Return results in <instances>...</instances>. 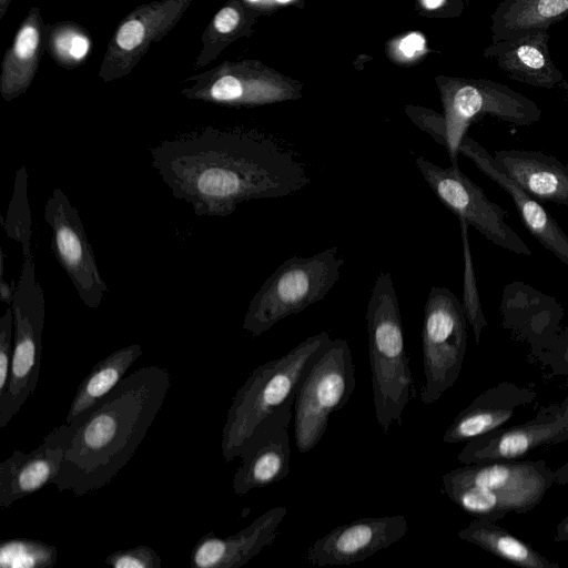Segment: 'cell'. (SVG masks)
<instances>
[{
	"mask_svg": "<svg viewBox=\"0 0 568 568\" xmlns=\"http://www.w3.org/2000/svg\"><path fill=\"white\" fill-rule=\"evenodd\" d=\"M151 166L197 216L225 217L245 201L292 195L311 182L306 165L271 138L206 128L150 149Z\"/></svg>",
	"mask_w": 568,
	"mask_h": 568,
	"instance_id": "1",
	"label": "cell"
},
{
	"mask_svg": "<svg viewBox=\"0 0 568 568\" xmlns=\"http://www.w3.org/2000/svg\"><path fill=\"white\" fill-rule=\"evenodd\" d=\"M169 371L143 366L71 423L61 425L64 456L53 484L81 497L110 484L142 444L171 387Z\"/></svg>",
	"mask_w": 568,
	"mask_h": 568,
	"instance_id": "2",
	"label": "cell"
},
{
	"mask_svg": "<svg viewBox=\"0 0 568 568\" xmlns=\"http://www.w3.org/2000/svg\"><path fill=\"white\" fill-rule=\"evenodd\" d=\"M329 341L326 331L310 336L248 375L236 390L222 428L221 450L226 463L240 457L270 420L294 410L304 377Z\"/></svg>",
	"mask_w": 568,
	"mask_h": 568,
	"instance_id": "3",
	"label": "cell"
},
{
	"mask_svg": "<svg viewBox=\"0 0 568 568\" xmlns=\"http://www.w3.org/2000/svg\"><path fill=\"white\" fill-rule=\"evenodd\" d=\"M368 357L378 426L387 434L408 403L417 396L405 351L404 328L392 275L381 271L371 291L366 311Z\"/></svg>",
	"mask_w": 568,
	"mask_h": 568,
	"instance_id": "4",
	"label": "cell"
},
{
	"mask_svg": "<svg viewBox=\"0 0 568 568\" xmlns=\"http://www.w3.org/2000/svg\"><path fill=\"white\" fill-rule=\"evenodd\" d=\"M554 479L542 460L480 463L444 474L442 491L475 518L497 521L535 508Z\"/></svg>",
	"mask_w": 568,
	"mask_h": 568,
	"instance_id": "5",
	"label": "cell"
},
{
	"mask_svg": "<svg viewBox=\"0 0 568 568\" xmlns=\"http://www.w3.org/2000/svg\"><path fill=\"white\" fill-rule=\"evenodd\" d=\"M337 247L307 257L284 261L262 284L248 303L242 327L257 337L283 318L322 301L341 275L344 260Z\"/></svg>",
	"mask_w": 568,
	"mask_h": 568,
	"instance_id": "6",
	"label": "cell"
},
{
	"mask_svg": "<svg viewBox=\"0 0 568 568\" xmlns=\"http://www.w3.org/2000/svg\"><path fill=\"white\" fill-rule=\"evenodd\" d=\"M355 385V366L347 341L331 338L296 394L294 437L300 453H308L320 443L331 415L344 408Z\"/></svg>",
	"mask_w": 568,
	"mask_h": 568,
	"instance_id": "7",
	"label": "cell"
},
{
	"mask_svg": "<svg viewBox=\"0 0 568 568\" xmlns=\"http://www.w3.org/2000/svg\"><path fill=\"white\" fill-rule=\"evenodd\" d=\"M13 312V349L8 388L0 398V427L4 428L34 393L42 351L45 300L37 281L33 255L23 256L10 305Z\"/></svg>",
	"mask_w": 568,
	"mask_h": 568,
	"instance_id": "8",
	"label": "cell"
},
{
	"mask_svg": "<svg viewBox=\"0 0 568 568\" xmlns=\"http://www.w3.org/2000/svg\"><path fill=\"white\" fill-rule=\"evenodd\" d=\"M467 322L462 302L449 288H430L422 329L423 404L436 403L456 383L467 348Z\"/></svg>",
	"mask_w": 568,
	"mask_h": 568,
	"instance_id": "9",
	"label": "cell"
},
{
	"mask_svg": "<svg viewBox=\"0 0 568 568\" xmlns=\"http://www.w3.org/2000/svg\"><path fill=\"white\" fill-rule=\"evenodd\" d=\"M447 128L446 150L450 164L458 166V146L471 123L485 115L515 125H530L541 119L540 108L511 88L486 79L454 80L443 88Z\"/></svg>",
	"mask_w": 568,
	"mask_h": 568,
	"instance_id": "10",
	"label": "cell"
},
{
	"mask_svg": "<svg viewBox=\"0 0 568 568\" xmlns=\"http://www.w3.org/2000/svg\"><path fill=\"white\" fill-rule=\"evenodd\" d=\"M415 163L433 193L458 219L494 244L511 253L531 255L527 244L506 223L507 211L490 201L459 168H442L424 156H417Z\"/></svg>",
	"mask_w": 568,
	"mask_h": 568,
	"instance_id": "11",
	"label": "cell"
},
{
	"mask_svg": "<svg viewBox=\"0 0 568 568\" xmlns=\"http://www.w3.org/2000/svg\"><path fill=\"white\" fill-rule=\"evenodd\" d=\"M52 231L51 250L69 276L78 296L89 308H98L108 291L85 233L81 216L67 194L54 187L43 207Z\"/></svg>",
	"mask_w": 568,
	"mask_h": 568,
	"instance_id": "12",
	"label": "cell"
},
{
	"mask_svg": "<svg viewBox=\"0 0 568 568\" xmlns=\"http://www.w3.org/2000/svg\"><path fill=\"white\" fill-rule=\"evenodd\" d=\"M194 0H154L130 11L110 39L99 78L112 82L130 74L150 47L176 26Z\"/></svg>",
	"mask_w": 568,
	"mask_h": 568,
	"instance_id": "13",
	"label": "cell"
},
{
	"mask_svg": "<svg viewBox=\"0 0 568 568\" xmlns=\"http://www.w3.org/2000/svg\"><path fill=\"white\" fill-rule=\"evenodd\" d=\"M408 530L404 515L365 517L337 526L308 548L306 561L316 567L348 566L399 541Z\"/></svg>",
	"mask_w": 568,
	"mask_h": 568,
	"instance_id": "14",
	"label": "cell"
},
{
	"mask_svg": "<svg viewBox=\"0 0 568 568\" xmlns=\"http://www.w3.org/2000/svg\"><path fill=\"white\" fill-rule=\"evenodd\" d=\"M252 71L244 64H221L187 78L189 85L181 93L191 100L229 106L257 105L291 98L290 89Z\"/></svg>",
	"mask_w": 568,
	"mask_h": 568,
	"instance_id": "15",
	"label": "cell"
},
{
	"mask_svg": "<svg viewBox=\"0 0 568 568\" xmlns=\"http://www.w3.org/2000/svg\"><path fill=\"white\" fill-rule=\"evenodd\" d=\"M458 153L468 158L481 173L510 195L524 226L546 250L568 266V235L540 202L500 172L494 165L493 155L474 139L465 135Z\"/></svg>",
	"mask_w": 568,
	"mask_h": 568,
	"instance_id": "16",
	"label": "cell"
},
{
	"mask_svg": "<svg viewBox=\"0 0 568 568\" xmlns=\"http://www.w3.org/2000/svg\"><path fill=\"white\" fill-rule=\"evenodd\" d=\"M287 514L284 506H275L236 534L222 537L209 532L194 545L190 556L193 568H240L272 545Z\"/></svg>",
	"mask_w": 568,
	"mask_h": 568,
	"instance_id": "17",
	"label": "cell"
},
{
	"mask_svg": "<svg viewBox=\"0 0 568 568\" xmlns=\"http://www.w3.org/2000/svg\"><path fill=\"white\" fill-rule=\"evenodd\" d=\"M294 412L272 420L240 455L241 463L233 476V491L243 496L284 479L291 469L290 423Z\"/></svg>",
	"mask_w": 568,
	"mask_h": 568,
	"instance_id": "18",
	"label": "cell"
},
{
	"mask_svg": "<svg viewBox=\"0 0 568 568\" xmlns=\"http://www.w3.org/2000/svg\"><path fill=\"white\" fill-rule=\"evenodd\" d=\"M566 427L568 423L559 406L523 425L497 428L469 439L457 458L466 465L517 459L540 445H549Z\"/></svg>",
	"mask_w": 568,
	"mask_h": 568,
	"instance_id": "19",
	"label": "cell"
},
{
	"mask_svg": "<svg viewBox=\"0 0 568 568\" xmlns=\"http://www.w3.org/2000/svg\"><path fill=\"white\" fill-rule=\"evenodd\" d=\"M64 437L61 425L48 433L33 450H14L0 464V506L9 508L58 477L64 456Z\"/></svg>",
	"mask_w": 568,
	"mask_h": 568,
	"instance_id": "20",
	"label": "cell"
},
{
	"mask_svg": "<svg viewBox=\"0 0 568 568\" xmlns=\"http://www.w3.org/2000/svg\"><path fill=\"white\" fill-rule=\"evenodd\" d=\"M548 30H539L516 39L495 41L484 55L493 59L511 80L544 89H558L565 80L549 49Z\"/></svg>",
	"mask_w": 568,
	"mask_h": 568,
	"instance_id": "21",
	"label": "cell"
},
{
	"mask_svg": "<svg viewBox=\"0 0 568 568\" xmlns=\"http://www.w3.org/2000/svg\"><path fill=\"white\" fill-rule=\"evenodd\" d=\"M535 393L513 383L503 382L477 396L456 415L444 434L443 442L457 444L500 428L515 412L532 403Z\"/></svg>",
	"mask_w": 568,
	"mask_h": 568,
	"instance_id": "22",
	"label": "cell"
},
{
	"mask_svg": "<svg viewBox=\"0 0 568 568\" xmlns=\"http://www.w3.org/2000/svg\"><path fill=\"white\" fill-rule=\"evenodd\" d=\"M494 165L538 201L568 205V165L539 151L499 150Z\"/></svg>",
	"mask_w": 568,
	"mask_h": 568,
	"instance_id": "23",
	"label": "cell"
},
{
	"mask_svg": "<svg viewBox=\"0 0 568 568\" xmlns=\"http://www.w3.org/2000/svg\"><path fill=\"white\" fill-rule=\"evenodd\" d=\"M45 47V26L40 9L31 8L7 49L0 72V94L6 102L19 98L33 82Z\"/></svg>",
	"mask_w": 568,
	"mask_h": 568,
	"instance_id": "24",
	"label": "cell"
},
{
	"mask_svg": "<svg viewBox=\"0 0 568 568\" xmlns=\"http://www.w3.org/2000/svg\"><path fill=\"white\" fill-rule=\"evenodd\" d=\"M568 17V0H503L491 14L493 42L548 30Z\"/></svg>",
	"mask_w": 568,
	"mask_h": 568,
	"instance_id": "25",
	"label": "cell"
},
{
	"mask_svg": "<svg viewBox=\"0 0 568 568\" xmlns=\"http://www.w3.org/2000/svg\"><path fill=\"white\" fill-rule=\"evenodd\" d=\"M143 346L120 347L99 361L80 382L70 404L65 423H71L109 394L142 355Z\"/></svg>",
	"mask_w": 568,
	"mask_h": 568,
	"instance_id": "26",
	"label": "cell"
},
{
	"mask_svg": "<svg viewBox=\"0 0 568 568\" xmlns=\"http://www.w3.org/2000/svg\"><path fill=\"white\" fill-rule=\"evenodd\" d=\"M458 537L519 567L558 568L557 564L539 555L534 548L498 526L494 520L475 518L467 527L458 531Z\"/></svg>",
	"mask_w": 568,
	"mask_h": 568,
	"instance_id": "27",
	"label": "cell"
},
{
	"mask_svg": "<svg viewBox=\"0 0 568 568\" xmlns=\"http://www.w3.org/2000/svg\"><path fill=\"white\" fill-rule=\"evenodd\" d=\"M45 49L57 64L73 69L90 54L91 39L82 26L75 22H57L45 26Z\"/></svg>",
	"mask_w": 568,
	"mask_h": 568,
	"instance_id": "28",
	"label": "cell"
},
{
	"mask_svg": "<svg viewBox=\"0 0 568 568\" xmlns=\"http://www.w3.org/2000/svg\"><path fill=\"white\" fill-rule=\"evenodd\" d=\"M28 171L21 165L16 172L13 192L9 202L6 217H1V224L7 236L19 243L22 255H31V211L28 196Z\"/></svg>",
	"mask_w": 568,
	"mask_h": 568,
	"instance_id": "29",
	"label": "cell"
},
{
	"mask_svg": "<svg viewBox=\"0 0 568 568\" xmlns=\"http://www.w3.org/2000/svg\"><path fill=\"white\" fill-rule=\"evenodd\" d=\"M242 12L235 3L225 4L207 23L201 37V49L194 62L200 69L213 61L241 28Z\"/></svg>",
	"mask_w": 568,
	"mask_h": 568,
	"instance_id": "30",
	"label": "cell"
},
{
	"mask_svg": "<svg viewBox=\"0 0 568 568\" xmlns=\"http://www.w3.org/2000/svg\"><path fill=\"white\" fill-rule=\"evenodd\" d=\"M57 561L58 549L53 545L29 538L1 540L2 568H51Z\"/></svg>",
	"mask_w": 568,
	"mask_h": 568,
	"instance_id": "31",
	"label": "cell"
},
{
	"mask_svg": "<svg viewBox=\"0 0 568 568\" xmlns=\"http://www.w3.org/2000/svg\"><path fill=\"white\" fill-rule=\"evenodd\" d=\"M460 222L462 229V237H463V247H464V260H465V271H464V294H463V307L466 314V318L473 327V332L475 335L476 344H479L480 334L483 328L487 325V321L484 317L479 294L476 286L471 256L469 253L468 245V236L467 230L468 224L466 221L458 219Z\"/></svg>",
	"mask_w": 568,
	"mask_h": 568,
	"instance_id": "32",
	"label": "cell"
},
{
	"mask_svg": "<svg viewBox=\"0 0 568 568\" xmlns=\"http://www.w3.org/2000/svg\"><path fill=\"white\" fill-rule=\"evenodd\" d=\"M105 564L113 568H161L162 559L145 545L116 550L105 557Z\"/></svg>",
	"mask_w": 568,
	"mask_h": 568,
	"instance_id": "33",
	"label": "cell"
},
{
	"mask_svg": "<svg viewBox=\"0 0 568 568\" xmlns=\"http://www.w3.org/2000/svg\"><path fill=\"white\" fill-rule=\"evenodd\" d=\"M13 349V312L9 305L0 318V398L7 392Z\"/></svg>",
	"mask_w": 568,
	"mask_h": 568,
	"instance_id": "34",
	"label": "cell"
},
{
	"mask_svg": "<svg viewBox=\"0 0 568 568\" xmlns=\"http://www.w3.org/2000/svg\"><path fill=\"white\" fill-rule=\"evenodd\" d=\"M424 47L425 39L419 33H410L399 42V50L407 58H412L423 51Z\"/></svg>",
	"mask_w": 568,
	"mask_h": 568,
	"instance_id": "35",
	"label": "cell"
},
{
	"mask_svg": "<svg viewBox=\"0 0 568 568\" xmlns=\"http://www.w3.org/2000/svg\"><path fill=\"white\" fill-rule=\"evenodd\" d=\"M4 252H0V298L8 305H11L16 286L12 282L6 283L4 281Z\"/></svg>",
	"mask_w": 568,
	"mask_h": 568,
	"instance_id": "36",
	"label": "cell"
},
{
	"mask_svg": "<svg viewBox=\"0 0 568 568\" xmlns=\"http://www.w3.org/2000/svg\"><path fill=\"white\" fill-rule=\"evenodd\" d=\"M555 539L557 541H568V516L558 524Z\"/></svg>",
	"mask_w": 568,
	"mask_h": 568,
	"instance_id": "37",
	"label": "cell"
},
{
	"mask_svg": "<svg viewBox=\"0 0 568 568\" xmlns=\"http://www.w3.org/2000/svg\"><path fill=\"white\" fill-rule=\"evenodd\" d=\"M568 439V427H566L565 429H562L560 433H558L549 443L550 444H556V443H559V442H562V440H566Z\"/></svg>",
	"mask_w": 568,
	"mask_h": 568,
	"instance_id": "38",
	"label": "cell"
},
{
	"mask_svg": "<svg viewBox=\"0 0 568 568\" xmlns=\"http://www.w3.org/2000/svg\"><path fill=\"white\" fill-rule=\"evenodd\" d=\"M445 0H423V3L428 9H436L444 3Z\"/></svg>",
	"mask_w": 568,
	"mask_h": 568,
	"instance_id": "39",
	"label": "cell"
},
{
	"mask_svg": "<svg viewBox=\"0 0 568 568\" xmlns=\"http://www.w3.org/2000/svg\"><path fill=\"white\" fill-rule=\"evenodd\" d=\"M11 0H0V19H2L9 9Z\"/></svg>",
	"mask_w": 568,
	"mask_h": 568,
	"instance_id": "40",
	"label": "cell"
},
{
	"mask_svg": "<svg viewBox=\"0 0 568 568\" xmlns=\"http://www.w3.org/2000/svg\"><path fill=\"white\" fill-rule=\"evenodd\" d=\"M558 89H560L562 91V93L568 102V82L566 80H564Z\"/></svg>",
	"mask_w": 568,
	"mask_h": 568,
	"instance_id": "41",
	"label": "cell"
},
{
	"mask_svg": "<svg viewBox=\"0 0 568 568\" xmlns=\"http://www.w3.org/2000/svg\"><path fill=\"white\" fill-rule=\"evenodd\" d=\"M560 408L562 410V415H564L565 419L568 423V398L566 399V402L564 404L560 405Z\"/></svg>",
	"mask_w": 568,
	"mask_h": 568,
	"instance_id": "42",
	"label": "cell"
},
{
	"mask_svg": "<svg viewBox=\"0 0 568 568\" xmlns=\"http://www.w3.org/2000/svg\"><path fill=\"white\" fill-rule=\"evenodd\" d=\"M277 2H281V3H285V2H288L291 0H276Z\"/></svg>",
	"mask_w": 568,
	"mask_h": 568,
	"instance_id": "43",
	"label": "cell"
},
{
	"mask_svg": "<svg viewBox=\"0 0 568 568\" xmlns=\"http://www.w3.org/2000/svg\"><path fill=\"white\" fill-rule=\"evenodd\" d=\"M566 357H567V359H568V346H567Z\"/></svg>",
	"mask_w": 568,
	"mask_h": 568,
	"instance_id": "44",
	"label": "cell"
},
{
	"mask_svg": "<svg viewBox=\"0 0 568 568\" xmlns=\"http://www.w3.org/2000/svg\"><path fill=\"white\" fill-rule=\"evenodd\" d=\"M247 1H250V2H256V1H258V0H247Z\"/></svg>",
	"mask_w": 568,
	"mask_h": 568,
	"instance_id": "45",
	"label": "cell"
}]
</instances>
